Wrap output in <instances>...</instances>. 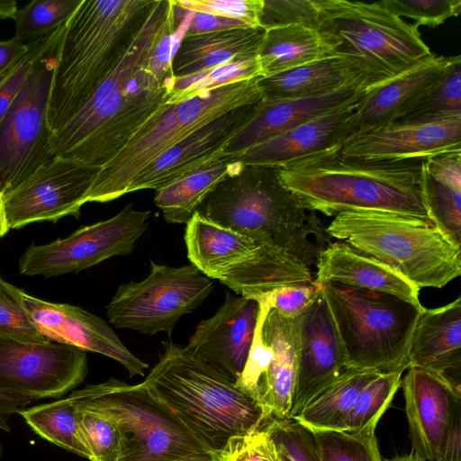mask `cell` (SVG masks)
<instances>
[{
  "label": "cell",
  "instance_id": "obj_1",
  "mask_svg": "<svg viewBox=\"0 0 461 461\" xmlns=\"http://www.w3.org/2000/svg\"><path fill=\"white\" fill-rule=\"evenodd\" d=\"M172 0H155L145 22L116 66L81 107L51 133L55 158L102 167L174 91L149 68L151 51L173 18Z\"/></svg>",
  "mask_w": 461,
  "mask_h": 461
},
{
  "label": "cell",
  "instance_id": "obj_2",
  "mask_svg": "<svg viewBox=\"0 0 461 461\" xmlns=\"http://www.w3.org/2000/svg\"><path fill=\"white\" fill-rule=\"evenodd\" d=\"M422 161H366L344 158L337 149L278 171L308 211L327 216L382 212L432 223L420 190Z\"/></svg>",
  "mask_w": 461,
  "mask_h": 461
},
{
  "label": "cell",
  "instance_id": "obj_3",
  "mask_svg": "<svg viewBox=\"0 0 461 461\" xmlns=\"http://www.w3.org/2000/svg\"><path fill=\"white\" fill-rule=\"evenodd\" d=\"M196 212L260 244L276 246L308 267L331 243L316 212L301 204L282 183L278 168L271 167L243 164L216 185Z\"/></svg>",
  "mask_w": 461,
  "mask_h": 461
},
{
  "label": "cell",
  "instance_id": "obj_4",
  "mask_svg": "<svg viewBox=\"0 0 461 461\" xmlns=\"http://www.w3.org/2000/svg\"><path fill=\"white\" fill-rule=\"evenodd\" d=\"M155 0H82L66 23L48 108L51 133L110 74Z\"/></svg>",
  "mask_w": 461,
  "mask_h": 461
},
{
  "label": "cell",
  "instance_id": "obj_5",
  "mask_svg": "<svg viewBox=\"0 0 461 461\" xmlns=\"http://www.w3.org/2000/svg\"><path fill=\"white\" fill-rule=\"evenodd\" d=\"M164 349L143 383L214 454L270 420L234 381L185 347L169 341Z\"/></svg>",
  "mask_w": 461,
  "mask_h": 461
},
{
  "label": "cell",
  "instance_id": "obj_6",
  "mask_svg": "<svg viewBox=\"0 0 461 461\" xmlns=\"http://www.w3.org/2000/svg\"><path fill=\"white\" fill-rule=\"evenodd\" d=\"M326 230L420 290L442 288L461 275V249L430 222L382 212L347 211L334 216Z\"/></svg>",
  "mask_w": 461,
  "mask_h": 461
},
{
  "label": "cell",
  "instance_id": "obj_7",
  "mask_svg": "<svg viewBox=\"0 0 461 461\" xmlns=\"http://www.w3.org/2000/svg\"><path fill=\"white\" fill-rule=\"evenodd\" d=\"M260 100L257 79H251L204 90L180 103L163 104L100 168L86 203H105L128 194L140 173L169 148L222 114Z\"/></svg>",
  "mask_w": 461,
  "mask_h": 461
},
{
  "label": "cell",
  "instance_id": "obj_8",
  "mask_svg": "<svg viewBox=\"0 0 461 461\" xmlns=\"http://www.w3.org/2000/svg\"><path fill=\"white\" fill-rule=\"evenodd\" d=\"M75 404L110 419L119 430V461L212 459L205 447L144 383L115 378L89 384L68 395Z\"/></svg>",
  "mask_w": 461,
  "mask_h": 461
},
{
  "label": "cell",
  "instance_id": "obj_9",
  "mask_svg": "<svg viewBox=\"0 0 461 461\" xmlns=\"http://www.w3.org/2000/svg\"><path fill=\"white\" fill-rule=\"evenodd\" d=\"M322 291L349 369L383 374L408 368L410 341L425 307L333 284Z\"/></svg>",
  "mask_w": 461,
  "mask_h": 461
},
{
  "label": "cell",
  "instance_id": "obj_10",
  "mask_svg": "<svg viewBox=\"0 0 461 461\" xmlns=\"http://www.w3.org/2000/svg\"><path fill=\"white\" fill-rule=\"evenodd\" d=\"M319 30L335 46V53L364 65L370 87L411 68L432 52L418 28L379 2L319 0Z\"/></svg>",
  "mask_w": 461,
  "mask_h": 461
},
{
  "label": "cell",
  "instance_id": "obj_11",
  "mask_svg": "<svg viewBox=\"0 0 461 461\" xmlns=\"http://www.w3.org/2000/svg\"><path fill=\"white\" fill-rule=\"evenodd\" d=\"M66 23L47 35L23 88L0 122L1 196L55 158L47 116Z\"/></svg>",
  "mask_w": 461,
  "mask_h": 461
},
{
  "label": "cell",
  "instance_id": "obj_12",
  "mask_svg": "<svg viewBox=\"0 0 461 461\" xmlns=\"http://www.w3.org/2000/svg\"><path fill=\"white\" fill-rule=\"evenodd\" d=\"M212 289V280L192 264L174 267L151 261L146 278L118 287L106 315L119 329L170 336L179 319L198 308Z\"/></svg>",
  "mask_w": 461,
  "mask_h": 461
},
{
  "label": "cell",
  "instance_id": "obj_13",
  "mask_svg": "<svg viewBox=\"0 0 461 461\" xmlns=\"http://www.w3.org/2000/svg\"><path fill=\"white\" fill-rule=\"evenodd\" d=\"M149 215V211L136 210L127 203L114 216L83 226L65 239L45 245L32 243L20 258V274L52 277L129 255L148 230Z\"/></svg>",
  "mask_w": 461,
  "mask_h": 461
},
{
  "label": "cell",
  "instance_id": "obj_14",
  "mask_svg": "<svg viewBox=\"0 0 461 461\" xmlns=\"http://www.w3.org/2000/svg\"><path fill=\"white\" fill-rule=\"evenodd\" d=\"M100 170L78 161L54 158L2 196L8 229L38 221H57L80 209Z\"/></svg>",
  "mask_w": 461,
  "mask_h": 461
},
{
  "label": "cell",
  "instance_id": "obj_15",
  "mask_svg": "<svg viewBox=\"0 0 461 461\" xmlns=\"http://www.w3.org/2000/svg\"><path fill=\"white\" fill-rule=\"evenodd\" d=\"M87 375L86 352L53 341L0 339V387L32 400L59 398Z\"/></svg>",
  "mask_w": 461,
  "mask_h": 461
},
{
  "label": "cell",
  "instance_id": "obj_16",
  "mask_svg": "<svg viewBox=\"0 0 461 461\" xmlns=\"http://www.w3.org/2000/svg\"><path fill=\"white\" fill-rule=\"evenodd\" d=\"M293 320L296 378L291 418L349 370L322 286L307 308Z\"/></svg>",
  "mask_w": 461,
  "mask_h": 461
},
{
  "label": "cell",
  "instance_id": "obj_17",
  "mask_svg": "<svg viewBox=\"0 0 461 461\" xmlns=\"http://www.w3.org/2000/svg\"><path fill=\"white\" fill-rule=\"evenodd\" d=\"M23 303L40 331L50 341L108 357L121 364L130 376H143L149 367L123 345L104 320L83 308L50 303L26 293Z\"/></svg>",
  "mask_w": 461,
  "mask_h": 461
},
{
  "label": "cell",
  "instance_id": "obj_18",
  "mask_svg": "<svg viewBox=\"0 0 461 461\" xmlns=\"http://www.w3.org/2000/svg\"><path fill=\"white\" fill-rule=\"evenodd\" d=\"M258 312L257 301L228 292L218 311L198 323L185 348L236 382L252 346Z\"/></svg>",
  "mask_w": 461,
  "mask_h": 461
},
{
  "label": "cell",
  "instance_id": "obj_19",
  "mask_svg": "<svg viewBox=\"0 0 461 461\" xmlns=\"http://www.w3.org/2000/svg\"><path fill=\"white\" fill-rule=\"evenodd\" d=\"M402 379L412 451L441 461L451 424L460 411V389L443 377L408 367Z\"/></svg>",
  "mask_w": 461,
  "mask_h": 461
},
{
  "label": "cell",
  "instance_id": "obj_20",
  "mask_svg": "<svg viewBox=\"0 0 461 461\" xmlns=\"http://www.w3.org/2000/svg\"><path fill=\"white\" fill-rule=\"evenodd\" d=\"M461 152V116L429 123H392L355 137L339 153L366 161L425 160Z\"/></svg>",
  "mask_w": 461,
  "mask_h": 461
},
{
  "label": "cell",
  "instance_id": "obj_21",
  "mask_svg": "<svg viewBox=\"0 0 461 461\" xmlns=\"http://www.w3.org/2000/svg\"><path fill=\"white\" fill-rule=\"evenodd\" d=\"M449 61L450 57L432 53L401 74L369 87L345 129L344 144L393 123L443 76Z\"/></svg>",
  "mask_w": 461,
  "mask_h": 461
},
{
  "label": "cell",
  "instance_id": "obj_22",
  "mask_svg": "<svg viewBox=\"0 0 461 461\" xmlns=\"http://www.w3.org/2000/svg\"><path fill=\"white\" fill-rule=\"evenodd\" d=\"M369 87L366 82H357L321 95L261 100L255 116L225 144L222 151L241 153L308 121L357 104Z\"/></svg>",
  "mask_w": 461,
  "mask_h": 461
},
{
  "label": "cell",
  "instance_id": "obj_23",
  "mask_svg": "<svg viewBox=\"0 0 461 461\" xmlns=\"http://www.w3.org/2000/svg\"><path fill=\"white\" fill-rule=\"evenodd\" d=\"M261 100L240 106L195 130L153 160L131 185L129 193L163 187L221 150L257 113Z\"/></svg>",
  "mask_w": 461,
  "mask_h": 461
},
{
  "label": "cell",
  "instance_id": "obj_24",
  "mask_svg": "<svg viewBox=\"0 0 461 461\" xmlns=\"http://www.w3.org/2000/svg\"><path fill=\"white\" fill-rule=\"evenodd\" d=\"M357 104L295 126L235 154L236 158L244 165L281 169L339 149L344 144L345 129Z\"/></svg>",
  "mask_w": 461,
  "mask_h": 461
},
{
  "label": "cell",
  "instance_id": "obj_25",
  "mask_svg": "<svg viewBox=\"0 0 461 461\" xmlns=\"http://www.w3.org/2000/svg\"><path fill=\"white\" fill-rule=\"evenodd\" d=\"M408 367L434 373L461 389V297L421 312L414 328Z\"/></svg>",
  "mask_w": 461,
  "mask_h": 461
},
{
  "label": "cell",
  "instance_id": "obj_26",
  "mask_svg": "<svg viewBox=\"0 0 461 461\" xmlns=\"http://www.w3.org/2000/svg\"><path fill=\"white\" fill-rule=\"evenodd\" d=\"M314 282L385 293L421 307L420 289L380 261L344 241L330 243L319 252Z\"/></svg>",
  "mask_w": 461,
  "mask_h": 461
},
{
  "label": "cell",
  "instance_id": "obj_27",
  "mask_svg": "<svg viewBox=\"0 0 461 461\" xmlns=\"http://www.w3.org/2000/svg\"><path fill=\"white\" fill-rule=\"evenodd\" d=\"M366 82V70L358 59L330 55L306 65L257 79L263 101H278L321 95L346 86Z\"/></svg>",
  "mask_w": 461,
  "mask_h": 461
},
{
  "label": "cell",
  "instance_id": "obj_28",
  "mask_svg": "<svg viewBox=\"0 0 461 461\" xmlns=\"http://www.w3.org/2000/svg\"><path fill=\"white\" fill-rule=\"evenodd\" d=\"M262 335L272 349L258 402L270 419H290L296 378V351L293 320L270 309L262 325Z\"/></svg>",
  "mask_w": 461,
  "mask_h": 461
},
{
  "label": "cell",
  "instance_id": "obj_29",
  "mask_svg": "<svg viewBox=\"0 0 461 461\" xmlns=\"http://www.w3.org/2000/svg\"><path fill=\"white\" fill-rule=\"evenodd\" d=\"M262 28H237L199 35H183L172 59L176 78L233 60L258 57Z\"/></svg>",
  "mask_w": 461,
  "mask_h": 461
},
{
  "label": "cell",
  "instance_id": "obj_30",
  "mask_svg": "<svg viewBox=\"0 0 461 461\" xmlns=\"http://www.w3.org/2000/svg\"><path fill=\"white\" fill-rule=\"evenodd\" d=\"M243 164L221 150L156 190L154 203L169 223H187L216 185Z\"/></svg>",
  "mask_w": 461,
  "mask_h": 461
},
{
  "label": "cell",
  "instance_id": "obj_31",
  "mask_svg": "<svg viewBox=\"0 0 461 461\" xmlns=\"http://www.w3.org/2000/svg\"><path fill=\"white\" fill-rule=\"evenodd\" d=\"M185 240L191 264L211 279H218L262 245L198 212L186 223Z\"/></svg>",
  "mask_w": 461,
  "mask_h": 461
},
{
  "label": "cell",
  "instance_id": "obj_32",
  "mask_svg": "<svg viewBox=\"0 0 461 461\" xmlns=\"http://www.w3.org/2000/svg\"><path fill=\"white\" fill-rule=\"evenodd\" d=\"M313 277L310 267L285 250L262 244L217 280L237 294L250 297L283 285L312 283Z\"/></svg>",
  "mask_w": 461,
  "mask_h": 461
},
{
  "label": "cell",
  "instance_id": "obj_33",
  "mask_svg": "<svg viewBox=\"0 0 461 461\" xmlns=\"http://www.w3.org/2000/svg\"><path fill=\"white\" fill-rule=\"evenodd\" d=\"M334 54V44L320 30L288 24L264 29L258 59L267 77Z\"/></svg>",
  "mask_w": 461,
  "mask_h": 461
},
{
  "label": "cell",
  "instance_id": "obj_34",
  "mask_svg": "<svg viewBox=\"0 0 461 461\" xmlns=\"http://www.w3.org/2000/svg\"><path fill=\"white\" fill-rule=\"evenodd\" d=\"M377 375L349 369L310 401L293 419L311 430H343L357 395Z\"/></svg>",
  "mask_w": 461,
  "mask_h": 461
},
{
  "label": "cell",
  "instance_id": "obj_35",
  "mask_svg": "<svg viewBox=\"0 0 461 461\" xmlns=\"http://www.w3.org/2000/svg\"><path fill=\"white\" fill-rule=\"evenodd\" d=\"M19 414L45 440L90 460L89 451L81 437L77 409L69 396L25 408Z\"/></svg>",
  "mask_w": 461,
  "mask_h": 461
},
{
  "label": "cell",
  "instance_id": "obj_36",
  "mask_svg": "<svg viewBox=\"0 0 461 461\" xmlns=\"http://www.w3.org/2000/svg\"><path fill=\"white\" fill-rule=\"evenodd\" d=\"M456 116H461L460 55L450 57L443 76L394 122L429 123Z\"/></svg>",
  "mask_w": 461,
  "mask_h": 461
},
{
  "label": "cell",
  "instance_id": "obj_37",
  "mask_svg": "<svg viewBox=\"0 0 461 461\" xmlns=\"http://www.w3.org/2000/svg\"><path fill=\"white\" fill-rule=\"evenodd\" d=\"M420 190L430 221L461 249V187L433 176L421 166Z\"/></svg>",
  "mask_w": 461,
  "mask_h": 461
},
{
  "label": "cell",
  "instance_id": "obj_38",
  "mask_svg": "<svg viewBox=\"0 0 461 461\" xmlns=\"http://www.w3.org/2000/svg\"><path fill=\"white\" fill-rule=\"evenodd\" d=\"M403 369L378 374L357 395L342 431H375L402 384Z\"/></svg>",
  "mask_w": 461,
  "mask_h": 461
},
{
  "label": "cell",
  "instance_id": "obj_39",
  "mask_svg": "<svg viewBox=\"0 0 461 461\" xmlns=\"http://www.w3.org/2000/svg\"><path fill=\"white\" fill-rule=\"evenodd\" d=\"M262 77L258 57L233 60L192 76L175 77L174 91L167 104L180 103L204 90Z\"/></svg>",
  "mask_w": 461,
  "mask_h": 461
},
{
  "label": "cell",
  "instance_id": "obj_40",
  "mask_svg": "<svg viewBox=\"0 0 461 461\" xmlns=\"http://www.w3.org/2000/svg\"><path fill=\"white\" fill-rule=\"evenodd\" d=\"M82 0H32L14 16V36L21 42L43 38L65 24Z\"/></svg>",
  "mask_w": 461,
  "mask_h": 461
},
{
  "label": "cell",
  "instance_id": "obj_41",
  "mask_svg": "<svg viewBox=\"0 0 461 461\" xmlns=\"http://www.w3.org/2000/svg\"><path fill=\"white\" fill-rule=\"evenodd\" d=\"M311 431L322 461H383L375 431Z\"/></svg>",
  "mask_w": 461,
  "mask_h": 461
},
{
  "label": "cell",
  "instance_id": "obj_42",
  "mask_svg": "<svg viewBox=\"0 0 461 461\" xmlns=\"http://www.w3.org/2000/svg\"><path fill=\"white\" fill-rule=\"evenodd\" d=\"M24 292L0 276V339L25 343L50 341L23 303Z\"/></svg>",
  "mask_w": 461,
  "mask_h": 461
},
{
  "label": "cell",
  "instance_id": "obj_43",
  "mask_svg": "<svg viewBox=\"0 0 461 461\" xmlns=\"http://www.w3.org/2000/svg\"><path fill=\"white\" fill-rule=\"evenodd\" d=\"M75 406L81 437L89 451L90 461H119L121 437L115 424L97 411L77 404Z\"/></svg>",
  "mask_w": 461,
  "mask_h": 461
},
{
  "label": "cell",
  "instance_id": "obj_44",
  "mask_svg": "<svg viewBox=\"0 0 461 461\" xmlns=\"http://www.w3.org/2000/svg\"><path fill=\"white\" fill-rule=\"evenodd\" d=\"M264 428L281 461H322L312 432L296 420L270 419Z\"/></svg>",
  "mask_w": 461,
  "mask_h": 461
},
{
  "label": "cell",
  "instance_id": "obj_45",
  "mask_svg": "<svg viewBox=\"0 0 461 461\" xmlns=\"http://www.w3.org/2000/svg\"><path fill=\"white\" fill-rule=\"evenodd\" d=\"M380 3L393 14L412 19L416 28L438 26L461 12V0H382Z\"/></svg>",
  "mask_w": 461,
  "mask_h": 461
},
{
  "label": "cell",
  "instance_id": "obj_46",
  "mask_svg": "<svg viewBox=\"0 0 461 461\" xmlns=\"http://www.w3.org/2000/svg\"><path fill=\"white\" fill-rule=\"evenodd\" d=\"M319 0H264L261 28L299 24L319 30Z\"/></svg>",
  "mask_w": 461,
  "mask_h": 461
},
{
  "label": "cell",
  "instance_id": "obj_47",
  "mask_svg": "<svg viewBox=\"0 0 461 461\" xmlns=\"http://www.w3.org/2000/svg\"><path fill=\"white\" fill-rule=\"evenodd\" d=\"M190 12L206 13L235 19L250 28H261L264 0H174Z\"/></svg>",
  "mask_w": 461,
  "mask_h": 461
},
{
  "label": "cell",
  "instance_id": "obj_48",
  "mask_svg": "<svg viewBox=\"0 0 461 461\" xmlns=\"http://www.w3.org/2000/svg\"><path fill=\"white\" fill-rule=\"evenodd\" d=\"M216 456L220 461H281L264 426L252 433L232 437Z\"/></svg>",
  "mask_w": 461,
  "mask_h": 461
},
{
  "label": "cell",
  "instance_id": "obj_49",
  "mask_svg": "<svg viewBox=\"0 0 461 461\" xmlns=\"http://www.w3.org/2000/svg\"><path fill=\"white\" fill-rule=\"evenodd\" d=\"M321 289V286L313 281L279 286L247 298H262L270 309L277 311L289 319H294L307 308Z\"/></svg>",
  "mask_w": 461,
  "mask_h": 461
},
{
  "label": "cell",
  "instance_id": "obj_50",
  "mask_svg": "<svg viewBox=\"0 0 461 461\" xmlns=\"http://www.w3.org/2000/svg\"><path fill=\"white\" fill-rule=\"evenodd\" d=\"M46 38L29 42L30 47L25 55L0 78V122L23 88Z\"/></svg>",
  "mask_w": 461,
  "mask_h": 461
},
{
  "label": "cell",
  "instance_id": "obj_51",
  "mask_svg": "<svg viewBox=\"0 0 461 461\" xmlns=\"http://www.w3.org/2000/svg\"><path fill=\"white\" fill-rule=\"evenodd\" d=\"M237 28H250L244 23L215 14L191 12L184 35H199Z\"/></svg>",
  "mask_w": 461,
  "mask_h": 461
},
{
  "label": "cell",
  "instance_id": "obj_52",
  "mask_svg": "<svg viewBox=\"0 0 461 461\" xmlns=\"http://www.w3.org/2000/svg\"><path fill=\"white\" fill-rule=\"evenodd\" d=\"M31 402L30 398L23 394L0 387V429L10 432L9 417L24 410Z\"/></svg>",
  "mask_w": 461,
  "mask_h": 461
},
{
  "label": "cell",
  "instance_id": "obj_53",
  "mask_svg": "<svg viewBox=\"0 0 461 461\" xmlns=\"http://www.w3.org/2000/svg\"><path fill=\"white\" fill-rule=\"evenodd\" d=\"M29 47V43L21 42L15 37L0 41V78L25 55Z\"/></svg>",
  "mask_w": 461,
  "mask_h": 461
},
{
  "label": "cell",
  "instance_id": "obj_54",
  "mask_svg": "<svg viewBox=\"0 0 461 461\" xmlns=\"http://www.w3.org/2000/svg\"><path fill=\"white\" fill-rule=\"evenodd\" d=\"M461 413H458L450 427L444 446L441 461H461Z\"/></svg>",
  "mask_w": 461,
  "mask_h": 461
},
{
  "label": "cell",
  "instance_id": "obj_55",
  "mask_svg": "<svg viewBox=\"0 0 461 461\" xmlns=\"http://www.w3.org/2000/svg\"><path fill=\"white\" fill-rule=\"evenodd\" d=\"M383 461H426L421 456L412 451L406 455L396 456L391 459H383Z\"/></svg>",
  "mask_w": 461,
  "mask_h": 461
},
{
  "label": "cell",
  "instance_id": "obj_56",
  "mask_svg": "<svg viewBox=\"0 0 461 461\" xmlns=\"http://www.w3.org/2000/svg\"><path fill=\"white\" fill-rule=\"evenodd\" d=\"M9 229L5 221L2 196L0 195V237L4 236L8 232Z\"/></svg>",
  "mask_w": 461,
  "mask_h": 461
},
{
  "label": "cell",
  "instance_id": "obj_57",
  "mask_svg": "<svg viewBox=\"0 0 461 461\" xmlns=\"http://www.w3.org/2000/svg\"><path fill=\"white\" fill-rule=\"evenodd\" d=\"M180 461H220L218 457L212 459H193V460H180Z\"/></svg>",
  "mask_w": 461,
  "mask_h": 461
},
{
  "label": "cell",
  "instance_id": "obj_58",
  "mask_svg": "<svg viewBox=\"0 0 461 461\" xmlns=\"http://www.w3.org/2000/svg\"><path fill=\"white\" fill-rule=\"evenodd\" d=\"M2 454V446H1V442H0V455Z\"/></svg>",
  "mask_w": 461,
  "mask_h": 461
}]
</instances>
